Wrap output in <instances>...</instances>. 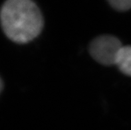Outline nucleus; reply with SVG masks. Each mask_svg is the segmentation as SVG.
I'll return each instance as SVG.
<instances>
[{"label":"nucleus","mask_w":131,"mask_h":130,"mask_svg":"<svg viewBox=\"0 0 131 130\" xmlns=\"http://www.w3.org/2000/svg\"><path fill=\"white\" fill-rule=\"evenodd\" d=\"M0 23L10 40L26 43L41 32L43 18L37 5L32 1L8 0L0 9Z\"/></svg>","instance_id":"1"},{"label":"nucleus","mask_w":131,"mask_h":130,"mask_svg":"<svg viewBox=\"0 0 131 130\" xmlns=\"http://www.w3.org/2000/svg\"><path fill=\"white\" fill-rule=\"evenodd\" d=\"M123 47L118 39L113 35H101L95 38L91 43L89 52L92 57L106 66L116 64V58Z\"/></svg>","instance_id":"2"},{"label":"nucleus","mask_w":131,"mask_h":130,"mask_svg":"<svg viewBox=\"0 0 131 130\" xmlns=\"http://www.w3.org/2000/svg\"><path fill=\"white\" fill-rule=\"evenodd\" d=\"M115 64L123 74L131 76V46H123L118 53Z\"/></svg>","instance_id":"3"},{"label":"nucleus","mask_w":131,"mask_h":130,"mask_svg":"<svg viewBox=\"0 0 131 130\" xmlns=\"http://www.w3.org/2000/svg\"><path fill=\"white\" fill-rule=\"evenodd\" d=\"M108 2L113 8L118 11H126L131 8V0H112Z\"/></svg>","instance_id":"4"},{"label":"nucleus","mask_w":131,"mask_h":130,"mask_svg":"<svg viewBox=\"0 0 131 130\" xmlns=\"http://www.w3.org/2000/svg\"><path fill=\"white\" fill-rule=\"evenodd\" d=\"M2 89H3V82H2V80L0 78V93L2 92Z\"/></svg>","instance_id":"5"}]
</instances>
